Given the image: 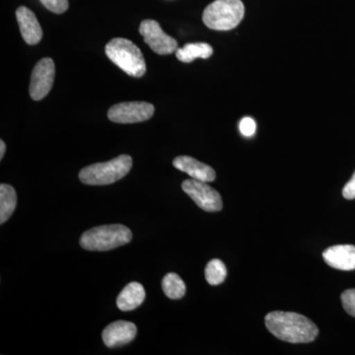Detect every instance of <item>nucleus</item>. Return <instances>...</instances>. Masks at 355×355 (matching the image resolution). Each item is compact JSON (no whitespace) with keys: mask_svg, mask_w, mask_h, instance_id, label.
<instances>
[{"mask_svg":"<svg viewBox=\"0 0 355 355\" xmlns=\"http://www.w3.org/2000/svg\"><path fill=\"white\" fill-rule=\"evenodd\" d=\"M265 323L275 338L286 343H311L319 334L316 324L297 313L275 311L266 315Z\"/></svg>","mask_w":355,"mask_h":355,"instance_id":"obj_1","label":"nucleus"},{"mask_svg":"<svg viewBox=\"0 0 355 355\" xmlns=\"http://www.w3.org/2000/svg\"><path fill=\"white\" fill-rule=\"evenodd\" d=\"M132 239V231L127 226L110 224L84 232L80 238V245L87 251L105 252L127 245Z\"/></svg>","mask_w":355,"mask_h":355,"instance_id":"obj_2","label":"nucleus"},{"mask_svg":"<svg viewBox=\"0 0 355 355\" xmlns=\"http://www.w3.org/2000/svg\"><path fill=\"white\" fill-rule=\"evenodd\" d=\"M107 57L132 77H141L146 72V62L144 53L137 44L127 39L111 40L106 46Z\"/></svg>","mask_w":355,"mask_h":355,"instance_id":"obj_3","label":"nucleus"},{"mask_svg":"<svg viewBox=\"0 0 355 355\" xmlns=\"http://www.w3.org/2000/svg\"><path fill=\"white\" fill-rule=\"evenodd\" d=\"M132 167L130 155H120L108 162L96 163L83 168L79 173V179L89 186H105L127 176Z\"/></svg>","mask_w":355,"mask_h":355,"instance_id":"obj_4","label":"nucleus"},{"mask_svg":"<svg viewBox=\"0 0 355 355\" xmlns=\"http://www.w3.org/2000/svg\"><path fill=\"white\" fill-rule=\"evenodd\" d=\"M244 14L241 0H216L203 11L202 21L209 29L229 31L240 24Z\"/></svg>","mask_w":355,"mask_h":355,"instance_id":"obj_5","label":"nucleus"},{"mask_svg":"<svg viewBox=\"0 0 355 355\" xmlns=\"http://www.w3.org/2000/svg\"><path fill=\"white\" fill-rule=\"evenodd\" d=\"M182 188L184 193L205 211L216 212L222 209L221 196L207 182L189 179L183 182Z\"/></svg>","mask_w":355,"mask_h":355,"instance_id":"obj_6","label":"nucleus"},{"mask_svg":"<svg viewBox=\"0 0 355 355\" xmlns=\"http://www.w3.org/2000/svg\"><path fill=\"white\" fill-rule=\"evenodd\" d=\"M155 108L146 102H123L114 105L109 109L110 121L116 123H135L149 120Z\"/></svg>","mask_w":355,"mask_h":355,"instance_id":"obj_7","label":"nucleus"},{"mask_svg":"<svg viewBox=\"0 0 355 355\" xmlns=\"http://www.w3.org/2000/svg\"><path fill=\"white\" fill-rule=\"evenodd\" d=\"M139 33L144 42L158 55H171L178 50V42L163 31L155 20H144L140 23Z\"/></svg>","mask_w":355,"mask_h":355,"instance_id":"obj_8","label":"nucleus"},{"mask_svg":"<svg viewBox=\"0 0 355 355\" xmlns=\"http://www.w3.org/2000/svg\"><path fill=\"white\" fill-rule=\"evenodd\" d=\"M55 76V65L50 58H44L35 65L30 83V96L35 101L44 99L50 93Z\"/></svg>","mask_w":355,"mask_h":355,"instance_id":"obj_9","label":"nucleus"},{"mask_svg":"<svg viewBox=\"0 0 355 355\" xmlns=\"http://www.w3.org/2000/svg\"><path fill=\"white\" fill-rule=\"evenodd\" d=\"M137 333V326L130 322H114L103 331V342L106 347H111V349L123 347V345L132 342Z\"/></svg>","mask_w":355,"mask_h":355,"instance_id":"obj_10","label":"nucleus"},{"mask_svg":"<svg viewBox=\"0 0 355 355\" xmlns=\"http://www.w3.org/2000/svg\"><path fill=\"white\" fill-rule=\"evenodd\" d=\"M323 258L327 265L340 270H355V246L336 245L324 250Z\"/></svg>","mask_w":355,"mask_h":355,"instance_id":"obj_11","label":"nucleus"},{"mask_svg":"<svg viewBox=\"0 0 355 355\" xmlns=\"http://www.w3.org/2000/svg\"><path fill=\"white\" fill-rule=\"evenodd\" d=\"M173 165L180 171L187 173L191 179L198 181L214 182L216 180V171L210 166L200 162L190 156H179L173 161Z\"/></svg>","mask_w":355,"mask_h":355,"instance_id":"obj_12","label":"nucleus"},{"mask_svg":"<svg viewBox=\"0 0 355 355\" xmlns=\"http://www.w3.org/2000/svg\"><path fill=\"white\" fill-rule=\"evenodd\" d=\"M16 18L23 39L28 44H37L43 38V30L36 15L25 6H20L16 10Z\"/></svg>","mask_w":355,"mask_h":355,"instance_id":"obj_13","label":"nucleus"},{"mask_svg":"<svg viewBox=\"0 0 355 355\" xmlns=\"http://www.w3.org/2000/svg\"><path fill=\"white\" fill-rule=\"evenodd\" d=\"M144 299H146V291L144 286L139 282H132L119 294L116 306L123 312H128L139 307L144 303Z\"/></svg>","mask_w":355,"mask_h":355,"instance_id":"obj_14","label":"nucleus"},{"mask_svg":"<svg viewBox=\"0 0 355 355\" xmlns=\"http://www.w3.org/2000/svg\"><path fill=\"white\" fill-rule=\"evenodd\" d=\"M214 53V49L207 43L187 44L183 48L178 49L176 57L180 62L190 64L196 58H209Z\"/></svg>","mask_w":355,"mask_h":355,"instance_id":"obj_15","label":"nucleus"},{"mask_svg":"<svg viewBox=\"0 0 355 355\" xmlns=\"http://www.w3.org/2000/svg\"><path fill=\"white\" fill-rule=\"evenodd\" d=\"M17 205V195L12 186L0 184V223L8 220Z\"/></svg>","mask_w":355,"mask_h":355,"instance_id":"obj_16","label":"nucleus"},{"mask_svg":"<svg viewBox=\"0 0 355 355\" xmlns=\"http://www.w3.org/2000/svg\"><path fill=\"white\" fill-rule=\"evenodd\" d=\"M162 288L168 298L181 299L186 294L187 287L177 273L169 272L162 280Z\"/></svg>","mask_w":355,"mask_h":355,"instance_id":"obj_17","label":"nucleus"},{"mask_svg":"<svg viewBox=\"0 0 355 355\" xmlns=\"http://www.w3.org/2000/svg\"><path fill=\"white\" fill-rule=\"evenodd\" d=\"M205 279L210 286H218L225 280L227 277V270L223 261L214 259L207 263L205 268Z\"/></svg>","mask_w":355,"mask_h":355,"instance_id":"obj_18","label":"nucleus"},{"mask_svg":"<svg viewBox=\"0 0 355 355\" xmlns=\"http://www.w3.org/2000/svg\"><path fill=\"white\" fill-rule=\"evenodd\" d=\"M343 309L347 311L350 316L355 317V289H347L342 294Z\"/></svg>","mask_w":355,"mask_h":355,"instance_id":"obj_19","label":"nucleus"},{"mask_svg":"<svg viewBox=\"0 0 355 355\" xmlns=\"http://www.w3.org/2000/svg\"><path fill=\"white\" fill-rule=\"evenodd\" d=\"M51 12L62 14L69 8V0H40Z\"/></svg>","mask_w":355,"mask_h":355,"instance_id":"obj_20","label":"nucleus"},{"mask_svg":"<svg viewBox=\"0 0 355 355\" xmlns=\"http://www.w3.org/2000/svg\"><path fill=\"white\" fill-rule=\"evenodd\" d=\"M239 130L244 137H253L257 130L256 123H254L253 119L246 116V118L242 119L241 121H240Z\"/></svg>","mask_w":355,"mask_h":355,"instance_id":"obj_21","label":"nucleus"},{"mask_svg":"<svg viewBox=\"0 0 355 355\" xmlns=\"http://www.w3.org/2000/svg\"><path fill=\"white\" fill-rule=\"evenodd\" d=\"M343 198L347 200H354L355 198V172L354 176L349 180V183H347L343 189Z\"/></svg>","mask_w":355,"mask_h":355,"instance_id":"obj_22","label":"nucleus"},{"mask_svg":"<svg viewBox=\"0 0 355 355\" xmlns=\"http://www.w3.org/2000/svg\"><path fill=\"white\" fill-rule=\"evenodd\" d=\"M6 146L4 144L3 140L0 141V159L3 158L4 154H6Z\"/></svg>","mask_w":355,"mask_h":355,"instance_id":"obj_23","label":"nucleus"}]
</instances>
